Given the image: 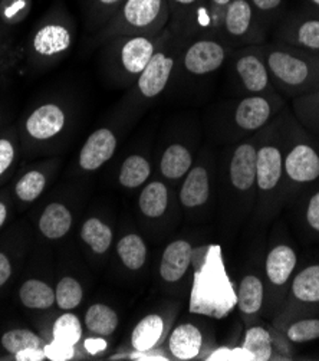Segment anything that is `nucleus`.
I'll return each instance as SVG.
<instances>
[{
    "label": "nucleus",
    "mask_w": 319,
    "mask_h": 361,
    "mask_svg": "<svg viewBox=\"0 0 319 361\" xmlns=\"http://www.w3.org/2000/svg\"><path fill=\"white\" fill-rule=\"evenodd\" d=\"M164 322L160 315L151 314L141 319L132 331V347L138 353H147L160 341Z\"/></svg>",
    "instance_id": "22"
},
{
    "label": "nucleus",
    "mask_w": 319,
    "mask_h": 361,
    "mask_svg": "<svg viewBox=\"0 0 319 361\" xmlns=\"http://www.w3.org/2000/svg\"><path fill=\"white\" fill-rule=\"evenodd\" d=\"M210 195L208 174L201 166L189 170L180 192V200L186 207H197L207 202Z\"/></svg>",
    "instance_id": "19"
},
{
    "label": "nucleus",
    "mask_w": 319,
    "mask_h": 361,
    "mask_svg": "<svg viewBox=\"0 0 319 361\" xmlns=\"http://www.w3.org/2000/svg\"><path fill=\"white\" fill-rule=\"evenodd\" d=\"M263 302V285L259 278L247 275L240 282L239 288V308L244 314H255Z\"/></svg>",
    "instance_id": "31"
},
{
    "label": "nucleus",
    "mask_w": 319,
    "mask_h": 361,
    "mask_svg": "<svg viewBox=\"0 0 319 361\" xmlns=\"http://www.w3.org/2000/svg\"><path fill=\"white\" fill-rule=\"evenodd\" d=\"M243 348L252 355L254 360H269L272 355V340L269 333L262 327H254L247 330Z\"/></svg>",
    "instance_id": "34"
},
{
    "label": "nucleus",
    "mask_w": 319,
    "mask_h": 361,
    "mask_svg": "<svg viewBox=\"0 0 319 361\" xmlns=\"http://www.w3.org/2000/svg\"><path fill=\"white\" fill-rule=\"evenodd\" d=\"M259 20L249 0H232L225 11L222 29L232 38H244L252 33Z\"/></svg>",
    "instance_id": "12"
},
{
    "label": "nucleus",
    "mask_w": 319,
    "mask_h": 361,
    "mask_svg": "<svg viewBox=\"0 0 319 361\" xmlns=\"http://www.w3.org/2000/svg\"><path fill=\"white\" fill-rule=\"evenodd\" d=\"M5 30H6V26L4 25V22H2V19H0V38H2V35L5 33Z\"/></svg>",
    "instance_id": "50"
},
{
    "label": "nucleus",
    "mask_w": 319,
    "mask_h": 361,
    "mask_svg": "<svg viewBox=\"0 0 319 361\" xmlns=\"http://www.w3.org/2000/svg\"><path fill=\"white\" fill-rule=\"evenodd\" d=\"M125 0H84V13L91 27H104L120 11Z\"/></svg>",
    "instance_id": "29"
},
{
    "label": "nucleus",
    "mask_w": 319,
    "mask_h": 361,
    "mask_svg": "<svg viewBox=\"0 0 319 361\" xmlns=\"http://www.w3.org/2000/svg\"><path fill=\"white\" fill-rule=\"evenodd\" d=\"M291 18H285L280 23V29L283 30L285 38H291L296 45L319 51V19L318 18H306L301 19L296 12Z\"/></svg>",
    "instance_id": "16"
},
{
    "label": "nucleus",
    "mask_w": 319,
    "mask_h": 361,
    "mask_svg": "<svg viewBox=\"0 0 319 361\" xmlns=\"http://www.w3.org/2000/svg\"><path fill=\"white\" fill-rule=\"evenodd\" d=\"M258 149L252 142H243L236 147L230 160V180L236 189L249 190L256 182Z\"/></svg>",
    "instance_id": "9"
},
{
    "label": "nucleus",
    "mask_w": 319,
    "mask_h": 361,
    "mask_svg": "<svg viewBox=\"0 0 319 361\" xmlns=\"http://www.w3.org/2000/svg\"><path fill=\"white\" fill-rule=\"evenodd\" d=\"M33 0H0V19L6 27L20 25L32 12Z\"/></svg>",
    "instance_id": "37"
},
{
    "label": "nucleus",
    "mask_w": 319,
    "mask_h": 361,
    "mask_svg": "<svg viewBox=\"0 0 319 361\" xmlns=\"http://www.w3.org/2000/svg\"><path fill=\"white\" fill-rule=\"evenodd\" d=\"M168 203L167 188L160 182L150 183L139 196V209L149 218H160Z\"/></svg>",
    "instance_id": "30"
},
{
    "label": "nucleus",
    "mask_w": 319,
    "mask_h": 361,
    "mask_svg": "<svg viewBox=\"0 0 319 361\" xmlns=\"http://www.w3.org/2000/svg\"><path fill=\"white\" fill-rule=\"evenodd\" d=\"M306 219H308L311 228H313L315 231L319 232V193H316L309 202Z\"/></svg>",
    "instance_id": "44"
},
{
    "label": "nucleus",
    "mask_w": 319,
    "mask_h": 361,
    "mask_svg": "<svg viewBox=\"0 0 319 361\" xmlns=\"http://www.w3.org/2000/svg\"><path fill=\"white\" fill-rule=\"evenodd\" d=\"M8 218V207L4 202H0V228H2Z\"/></svg>",
    "instance_id": "49"
},
{
    "label": "nucleus",
    "mask_w": 319,
    "mask_h": 361,
    "mask_svg": "<svg viewBox=\"0 0 319 361\" xmlns=\"http://www.w3.org/2000/svg\"><path fill=\"white\" fill-rule=\"evenodd\" d=\"M55 298L61 310H66V311L74 310L82 301V286L77 279L65 276L59 281L56 286Z\"/></svg>",
    "instance_id": "36"
},
{
    "label": "nucleus",
    "mask_w": 319,
    "mask_h": 361,
    "mask_svg": "<svg viewBox=\"0 0 319 361\" xmlns=\"http://www.w3.org/2000/svg\"><path fill=\"white\" fill-rule=\"evenodd\" d=\"M174 63L175 59L168 51L157 48L144 71L138 75V94L146 99H153L158 97L165 90L171 78Z\"/></svg>",
    "instance_id": "6"
},
{
    "label": "nucleus",
    "mask_w": 319,
    "mask_h": 361,
    "mask_svg": "<svg viewBox=\"0 0 319 361\" xmlns=\"http://www.w3.org/2000/svg\"><path fill=\"white\" fill-rule=\"evenodd\" d=\"M87 348L91 351V353H98L99 350H102L105 347V343L104 341H99V340H88L87 341Z\"/></svg>",
    "instance_id": "48"
},
{
    "label": "nucleus",
    "mask_w": 319,
    "mask_h": 361,
    "mask_svg": "<svg viewBox=\"0 0 319 361\" xmlns=\"http://www.w3.org/2000/svg\"><path fill=\"white\" fill-rule=\"evenodd\" d=\"M74 42V25L62 4H55L33 29L29 48L37 58L51 59L68 52Z\"/></svg>",
    "instance_id": "2"
},
{
    "label": "nucleus",
    "mask_w": 319,
    "mask_h": 361,
    "mask_svg": "<svg viewBox=\"0 0 319 361\" xmlns=\"http://www.w3.org/2000/svg\"><path fill=\"white\" fill-rule=\"evenodd\" d=\"M309 2H311V4H313L315 6H319V0H309Z\"/></svg>",
    "instance_id": "51"
},
{
    "label": "nucleus",
    "mask_w": 319,
    "mask_h": 361,
    "mask_svg": "<svg viewBox=\"0 0 319 361\" xmlns=\"http://www.w3.org/2000/svg\"><path fill=\"white\" fill-rule=\"evenodd\" d=\"M296 267V254L292 247L279 245L273 247L266 259V274L272 283L285 285Z\"/></svg>",
    "instance_id": "17"
},
{
    "label": "nucleus",
    "mask_w": 319,
    "mask_h": 361,
    "mask_svg": "<svg viewBox=\"0 0 319 361\" xmlns=\"http://www.w3.org/2000/svg\"><path fill=\"white\" fill-rule=\"evenodd\" d=\"M82 240L91 246L95 254H105L113 242V232L108 225L99 219H88L81 229Z\"/></svg>",
    "instance_id": "28"
},
{
    "label": "nucleus",
    "mask_w": 319,
    "mask_h": 361,
    "mask_svg": "<svg viewBox=\"0 0 319 361\" xmlns=\"http://www.w3.org/2000/svg\"><path fill=\"white\" fill-rule=\"evenodd\" d=\"M230 2L232 0H204L194 26L204 30L222 29L225 11L230 5Z\"/></svg>",
    "instance_id": "33"
},
{
    "label": "nucleus",
    "mask_w": 319,
    "mask_h": 361,
    "mask_svg": "<svg viewBox=\"0 0 319 361\" xmlns=\"http://www.w3.org/2000/svg\"><path fill=\"white\" fill-rule=\"evenodd\" d=\"M44 351H45L46 357L54 361H65V360H70L74 357V345H66V344H62L55 340H54V343L48 344Z\"/></svg>",
    "instance_id": "43"
},
{
    "label": "nucleus",
    "mask_w": 319,
    "mask_h": 361,
    "mask_svg": "<svg viewBox=\"0 0 319 361\" xmlns=\"http://www.w3.org/2000/svg\"><path fill=\"white\" fill-rule=\"evenodd\" d=\"M272 111V104L263 95H251L236 105L233 118L239 128L256 131L270 120Z\"/></svg>",
    "instance_id": "10"
},
{
    "label": "nucleus",
    "mask_w": 319,
    "mask_h": 361,
    "mask_svg": "<svg viewBox=\"0 0 319 361\" xmlns=\"http://www.w3.org/2000/svg\"><path fill=\"white\" fill-rule=\"evenodd\" d=\"M117 250H118V255H120L123 264L131 271L139 269L144 265V262L147 259L146 243L135 233H130V235L124 236L118 242Z\"/></svg>",
    "instance_id": "26"
},
{
    "label": "nucleus",
    "mask_w": 319,
    "mask_h": 361,
    "mask_svg": "<svg viewBox=\"0 0 319 361\" xmlns=\"http://www.w3.org/2000/svg\"><path fill=\"white\" fill-rule=\"evenodd\" d=\"M193 257V247L186 240H175L170 243L161 259L160 274L164 281L175 282L184 276Z\"/></svg>",
    "instance_id": "13"
},
{
    "label": "nucleus",
    "mask_w": 319,
    "mask_h": 361,
    "mask_svg": "<svg viewBox=\"0 0 319 361\" xmlns=\"http://www.w3.org/2000/svg\"><path fill=\"white\" fill-rule=\"evenodd\" d=\"M85 324L94 334L111 336L118 327V315L108 305L94 304L85 314Z\"/></svg>",
    "instance_id": "24"
},
{
    "label": "nucleus",
    "mask_w": 319,
    "mask_h": 361,
    "mask_svg": "<svg viewBox=\"0 0 319 361\" xmlns=\"http://www.w3.org/2000/svg\"><path fill=\"white\" fill-rule=\"evenodd\" d=\"M16 159V142L8 135H0V177L6 174Z\"/></svg>",
    "instance_id": "41"
},
{
    "label": "nucleus",
    "mask_w": 319,
    "mask_h": 361,
    "mask_svg": "<svg viewBox=\"0 0 319 361\" xmlns=\"http://www.w3.org/2000/svg\"><path fill=\"white\" fill-rule=\"evenodd\" d=\"M82 337V326L74 314H63L54 324V340L66 345H75Z\"/></svg>",
    "instance_id": "35"
},
{
    "label": "nucleus",
    "mask_w": 319,
    "mask_h": 361,
    "mask_svg": "<svg viewBox=\"0 0 319 361\" xmlns=\"http://www.w3.org/2000/svg\"><path fill=\"white\" fill-rule=\"evenodd\" d=\"M203 336L193 324H183L177 327L170 337V350L174 357L180 360L194 358L201 348Z\"/></svg>",
    "instance_id": "18"
},
{
    "label": "nucleus",
    "mask_w": 319,
    "mask_h": 361,
    "mask_svg": "<svg viewBox=\"0 0 319 361\" xmlns=\"http://www.w3.org/2000/svg\"><path fill=\"white\" fill-rule=\"evenodd\" d=\"M66 126V113L58 104L39 105L26 117L23 130L32 140L45 141L58 137Z\"/></svg>",
    "instance_id": "7"
},
{
    "label": "nucleus",
    "mask_w": 319,
    "mask_h": 361,
    "mask_svg": "<svg viewBox=\"0 0 319 361\" xmlns=\"http://www.w3.org/2000/svg\"><path fill=\"white\" fill-rule=\"evenodd\" d=\"M70 225H73V216L66 206L61 203L49 204L41 216L39 229L48 239H59L65 236Z\"/></svg>",
    "instance_id": "20"
},
{
    "label": "nucleus",
    "mask_w": 319,
    "mask_h": 361,
    "mask_svg": "<svg viewBox=\"0 0 319 361\" xmlns=\"http://www.w3.org/2000/svg\"><path fill=\"white\" fill-rule=\"evenodd\" d=\"M288 338L294 343H308L319 338V319H302L289 327Z\"/></svg>",
    "instance_id": "40"
},
{
    "label": "nucleus",
    "mask_w": 319,
    "mask_h": 361,
    "mask_svg": "<svg viewBox=\"0 0 319 361\" xmlns=\"http://www.w3.org/2000/svg\"><path fill=\"white\" fill-rule=\"evenodd\" d=\"M15 357L18 361H41L46 358V354L39 347H32L19 351L18 354H15Z\"/></svg>",
    "instance_id": "45"
},
{
    "label": "nucleus",
    "mask_w": 319,
    "mask_h": 361,
    "mask_svg": "<svg viewBox=\"0 0 319 361\" xmlns=\"http://www.w3.org/2000/svg\"><path fill=\"white\" fill-rule=\"evenodd\" d=\"M236 72L243 87L252 94H261L269 87V69L258 55L246 54L237 58Z\"/></svg>",
    "instance_id": "14"
},
{
    "label": "nucleus",
    "mask_w": 319,
    "mask_h": 361,
    "mask_svg": "<svg viewBox=\"0 0 319 361\" xmlns=\"http://www.w3.org/2000/svg\"><path fill=\"white\" fill-rule=\"evenodd\" d=\"M160 35H123L117 47L118 61L128 75H139L157 49Z\"/></svg>",
    "instance_id": "4"
},
{
    "label": "nucleus",
    "mask_w": 319,
    "mask_h": 361,
    "mask_svg": "<svg viewBox=\"0 0 319 361\" xmlns=\"http://www.w3.org/2000/svg\"><path fill=\"white\" fill-rule=\"evenodd\" d=\"M204 0H167L170 22L173 29H183L187 26L194 27L197 15Z\"/></svg>",
    "instance_id": "25"
},
{
    "label": "nucleus",
    "mask_w": 319,
    "mask_h": 361,
    "mask_svg": "<svg viewBox=\"0 0 319 361\" xmlns=\"http://www.w3.org/2000/svg\"><path fill=\"white\" fill-rule=\"evenodd\" d=\"M2 345L8 353L18 354L22 350L41 347V338L29 330H11L2 336Z\"/></svg>",
    "instance_id": "39"
},
{
    "label": "nucleus",
    "mask_w": 319,
    "mask_h": 361,
    "mask_svg": "<svg viewBox=\"0 0 319 361\" xmlns=\"http://www.w3.org/2000/svg\"><path fill=\"white\" fill-rule=\"evenodd\" d=\"M45 183H46L45 176L38 170H32L26 173L16 183V188H15L16 196L23 202H33L44 192Z\"/></svg>",
    "instance_id": "38"
},
{
    "label": "nucleus",
    "mask_w": 319,
    "mask_h": 361,
    "mask_svg": "<svg viewBox=\"0 0 319 361\" xmlns=\"http://www.w3.org/2000/svg\"><path fill=\"white\" fill-rule=\"evenodd\" d=\"M318 99H319V92H318Z\"/></svg>",
    "instance_id": "52"
},
{
    "label": "nucleus",
    "mask_w": 319,
    "mask_h": 361,
    "mask_svg": "<svg viewBox=\"0 0 319 361\" xmlns=\"http://www.w3.org/2000/svg\"><path fill=\"white\" fill-rule=\"evenodd\" d=\"M283 167L295 182H313L319 177V156L308 144H296L283 161Z\"/></svg>",
    "instance_id": "11"
},
{
    "label": "nucleus",
    "mask_w": 319,
    "mask_h": 361,
    "mask_svg": "<svg viewBox=\"0 0 319 361\" xmlns=\"http://www.w3.org/2000/svg\"><path fill=\"white\" fill-rule=\"evenodd\" d=\"M151 169L146 157L131 154L127 157L120 170V183L125 188H138L150 177Z\"/></svg>",
    "instance_id": "27"
},
{
    "label": "nucleus",
    "mask_w": 319,
    "mask_h": 361,
    "mask_svg": "<svg viewBox=\"0 0 319 361\" xmlns=\"http://www.w3.org/2000/svg\"><path fill=\"white\" fill-rule=\"evenodd\" d=\"M226 48L213 38H203L193 42L184 52L183 65L192 75H207L218 71L226 61Z\"/></svg>",
    "instance_id": "5"
},
{
    "label": "nucleus",
    "mask_w": 319,
    "mask_h": 361,
    "mask_svg": "<svg viewBox=\"0 0 319 361\" xmlns=\"http://www.w3.org/2000/svg\"><path fill=\"white\" fill-rule=\"evenodd\" d=\"M117 135L111 128H98L85 141L80 152V167L85 171L98 170L117 150Z\"/></svg>",
    "instance_id": "8"
},
{
    "label": "nucleus",
    "mask_w": 319,
    "mask_h": 361,
    "mask_svg": "<svg viewBox=\"0 0 319 361\" xmlns=\"http://www.w3.org/2000/svg\"><path fill=\"white\" fill-rule=\"evenodd\" d=\"M208 360H254V358L246 350H244V353L222 350V351H216L215 354H211Z\"/></svg>",
    "instance_id": "46"
},
{
    "label": "nucleus",
    "mask_w": 319,
    "mask_h": 361,
    "mask_svg": "<svg viewBox=\"0 0 319 361\" xmlns=\"http://www.w3.org/2000/svg\"><path fill=\"white\" fill-rule=\"evenodd\" d=\"M0 121H2V117H0Z\"/></svg>",
    "instance_id": "53"
},
{
    "label": "nucleus",
    "mask_w": 319,
    "mask_h": 361,
    "mask_svg": "<svg viewBox=\"0 0 319 361\" xmlns=\"http://www.w3.org/2000/svg\"><path fill=\"white\" fill-rule=\"evenodd\" d=\"M283 170L282 152L273 144L258 149L256 182L262 190H272L279 183Z\"/></svg>",
    "instance_id": "15"
},
{
    "label": "nucleus",
    "mask_w": 319,
    "mask_h": 361,
    "mask_svg": "<svg viewBox=\"0 0 319 361\" xmlns=\"http://www.w3.org/2000/svg\"><path fill=\"white\" fill-rule=\"evenodd\" d=\"M12 275V265L9 258L0 252V288H2Z\"/></svg>",
    "instance_id": "47"
},
{
    "label": "nucleus",
    "mask_w": 319,
    "mask_h": 361,
    "mask_svg": "<svg viewBox=\"0 0 319 361\" xmlns=\"http://www.w3.org/2000/svg\"><path fill=\"white\" fill-rule=\"evenodd\" d=\"M294 295L304 302H319V265L308 267L292 283Z\"/></svg>",
    "instance_id": "32"
},
{
    "label": "nucleus",
    "mask_w": 319,
    "mask_h": 361,
    "mask_svg": "<svg viewBox=\"0 0 319 361\" xmlns=\"http://www.w3.org/2000/svg\"><path fill=\"white\" fill-rule=\"evenodd\" d=\"M168 22L167 0H125L113 19L102 27V36L160 35Z\"/></svg>",
    "instance_id": "1"
},
{
    "label": "nucleus",
    "mask_w": 319,
    "mask_h": 361,
    "mask_svg": "<svg viewBox=\"0 0 319 361\" xmlns=\"http://www.w3.org/2000/svg\"><path fill=\"white\" fill-rule=\"evenodd\" d=\"M19 297L22 304L30 310H46L56 301L52 288L39 279L26 281L20 286Z\"/></svg>",
    "instance_id": "23"
},
{
    "label": "nucleus",
    "mask_w": 319,
    "mask_h": 361,
    "mask_svg": "<svg viewBox=\"0 0 319 361\" xmlns=\"http://www.w3.org/2000/svg\"><path fill=\"white\" fill-rule=\"evenodd\" d=\"M249 2L256 11L259 19L262 20L266 18H273L275 15L280 13L285 0H249Z\"/></svg>",
    "instance_id": "42"
},
{
    "label": "nucleus",
    "mask_w": 319,
    "mask_h": 361,
    "mask_svg": "<svg viewBox=\"0 0 319 361\" xmlns=\"http://www.w3.org/2000/svg\"><path fill=\"white\" fill-rule=\"evenodd\" d=\"M269 74L285 87H301L311 77L309 62L287 48H273L265 58Z\"/></svg>",
    "instance_id": "3"
},
{
    "label": "nucleus",
    "mask_w": 319,
    "mask_h": 361,
    "mask_svg": "<svg viewBox=\"0 0 319 361\" xmlns=\"http://www.w3.org/2000/svg\"><path fill=\"white\" fill-rule=\"evenodd\" d=\"M193 164L192 152L183 144L174 142L161 156L160 169L167 178H180L189 173Z\"/></svg>",
    "instance_id": "21"
}]
</instances>
